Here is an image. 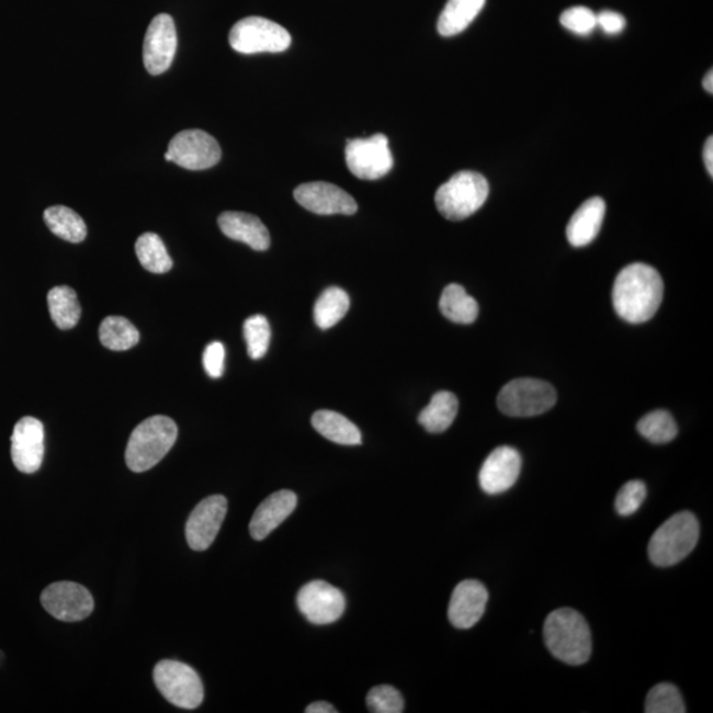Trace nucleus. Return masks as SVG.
Here are the masks:
<instances>
[{"instance_id":"f257e3e1","label":"nucleus","mask_w":713,"mask_h":713,"mask_svg":"<svg viewBox=\"0 0 713 713\" xmlns=\"http://www.w3.org/2000/svg\"><path fill=\"white\" fill-rule=\"evenodd\" d=\"M664 281L659 272L645 263H633L620 271L613 285V307L627 322L649 321L664 299Z\"/></svg>"},{"instance_id":"f03ea898","label":"nucleus","mask_w":713,"mask_h":713,"mask_svg":"<svg viewBox=\"0 0 713 713\" xmlns=\"http://www.w3.org/2000/svg\"><path fill=\"white\" fill-rule=\"evenodd\" d=\"M543 635L550 653L564 664L580 666L591 658V629L574 609L562 608L550 613L544 622Z\"/></svg>"},{"instance_id":"7ed1b4c3","label":"nucleus","mask_w":713,"mask_h":713,"mask_svg":"<svg viewBox=\"0 0 713 713\" xmlns=\"http://www.w3.org/2000/svg\"><path fill=\"white\" fill-rule=\"evenodd\" d=\"M178 426L171 418L157 415L135 428L126 449V464L135 473L158 465L178 439Z\"/></svg>"},{"instance_id":"20e7f679","label":"nucleus","mask_w":713,"mask_h":713,"mask_svg":"<svg viewBox=\"0 0 713 713\" xmlns=\"http://www.w3.org/2000/svg\"><path fill=\"white\" fill-rule=\"evenodd\" d=\"M698 518L690 511L672 516L653 534L650 561L658 567H671L692 553L699 541Z\"/></svg>"},{"instance_id":"39448f33","label":"nucleus","mask_w":713,"mask_h":713,"mask_svg":"<svg viewBox=\"0 0 713 713\" xmlns=\"http://www.w3.org/2000/svg\"><path fill=\"white\" fill-rule=\"evenodd\" d=\"M489 196V183L482 173L462 171L453 174L435 194L438 211L451 222H462L475 214Z\"/></svg>"},{"instance_id":"423d86ee","label":"nucleus","mask_w":713,"mask_h":713,"mask_svg":"<svg viewBox=\"0 0 713 713\" xmlns=\"http://www.w3.org/2000/svg\"><path fill=\"white\" fill-rule=\"evenodd\" d=\"M556 398L555 388L547 382L518 378L502 387L497 405L508 417L530 418L551 410L556 404Z\"/></svg>"},{"instance_id":"0eeeda50","label":"nucleus","mask_w":713,"mask_h":713,"mask_svg":"<svg viewBox=\"0 0 713 713\" xmlns=\"http://www.w3.org/2000/svg\"><path fill=\"white\" fill-rule=\"evenodd\" d=\"M154 680L161 695L179 709L194 710L203 703L204 686L191 666L178 660H161L155 666Z\"/></svg>"},{"instance_id":"6e6552de","label":"nucleus","mask_w":713,"mask_h":713,"mask_svg":"<svg viewBox=\"0 0 713 713\" xmlns=\"http://www.w3.org/2000/svg\"><path fill=\"white\" fill-rule=\"evenodd\" d=\"M231 48L244 55L279 54L287 50L291 45V35L269 19L249 16L235 24L229 34Z\"/></svg>"},{"instance_id":"1a4fd4ad","label":"nucleus","mask_w":713,"mask_h":713,"mask_svg":"<svg viewBox=\"0 0 713 713\" xmlns=\"http://www.w3.org/2000/svg\"><path fill=\"white\" fill-rule=\"evenodd\" d=\"M223 152L218 142L203 129H185L170 142L165 154L167 161L190 171H203L218 165Z\"/></svg>"},{"instance_id":"9d476101","label":"nucleus","mask_w":713,"mask_h":713,"mask_svg":"<svg viewBox=\"0 0 713 713\" xmlns=\"http://www.w3.org/2000/svg\"><path fill=\"white\" fill-rule=\"evenodd\" d=\"M349 171L362 180H378L392 171L394 159L387 136L375 134L371 138L352 139L346 148Z\"/></svg>"},{"instance_id":"9b49d317","label":"nucleus","mask_w":713,"mask_h":713,"mask_svg":"<svg viewBox=\"0 0 713 713\" xmlns=\"http://www.w3.org/2000/svg\"><path fill=\"white\" fill-rule=\"evenodd\" d=\"M42 604L50 615L64 622L89 618L94 609L92 593L73 581H57L44 589Z\"/></svg>"},{"instance_id":"f8f14e48","label":"nucleus","mask_w":713,"mask_h":713,"mask_svg":"<svg viewBox=\"0 0 713 713\" xmlns=\"http://www.w3.org/2000/svg\"><path fill=\"white\" fill-rule=\"evenodd\" d=\"M297 608L310 624H333L346 612V596L322 580L309 581L297 593Z\"/></svg>"},{"instance_id":"ddd939ff","label":"nucleus","mask_w":713,"mask_h":713,"mask_svg":"<svg viewBox=\"0 0 713 713\" xmlns=\"http://www.w3.org/2000/svg\"><path fill=\"white\" fill-rule=\"evenodd\" d=\"M178 49V32L173 19L159 14L152 19L143 44V61L148 73L159 76L170 69Z\"/></svg>"},{"instance_id":"4468645a","label":"nucleus","mask_w":713,"mask_h":713,"mask_svg":"<svg viewBox=\"0 0 713 713\" xmlns=\"http://www.w3.org/2000/svg\"><path fill=\"white\" fill-rule=\"evenodd\" d=\"M228 513V499L214 495L206 497L188 518L185 527L186 542L194 551H205L216 540Z\"/></svg>"},{"instance_id":"2eb2a0df","label":"nucleus","mask_w":713,"mask_h":713,"mask_svg":"<svg viewBox=\"0 0 713 713\" xmlns=\"http://www.w3.org/2000/svg\"><path fill=\"white\" fill-rule=\"evenodd\" d=\"M44 438L41 420L25 417L18 421L11 437V457L18 471L32 475L41 469L45 451Z\"/></svg>"},{"instance_id":"dca6fc26","label":"nucleus","mask_w":713,"mask_h":713,"mask_svg":"<svg viewBox=\"0 0 713 713\" xmlns=\"http://www.w3.org/2000/svg\"><path fill=\"white\" fill-rule=\"evenodd\" d=\"M295 200L304 210L321 216L330 214H347L352 216L359 211L355 200L340 186L315 181V183L302 184L294 192Z\"/></svg>"},{"instance_id":"f3484780","label":"nucleus","mask_w":713,"mask_h":713,"mask_svg":"<svg viewBox=\"0 0 713 713\" xmlns=\"http://www.w3.org/2000/svg\"><path fill=\"white\" fill-rule=\"evenodd\" d=\"M522 457L511 446H498L485 460L478 482L486 495H501L511 488L520 477Z\"/></svg>"},{"instance_id":"a211bd4d","label":"nucleus","mask_w":713,"mask_h":713,"mask_svg":"<svg viewBox=\"0 0 713 713\" xmlns=\"http://www.w3.org/2000/svg\"><path fill=\"white\" fill-rule=\"evenodd\" d=\"M488 589L478 580H464L452 593L449 618L457 629H471L483 619L488 604Z\"/></svg>"},{"instance_id":"6ab92c4d","label":"nucleus","mask_w":713,"mask_h":713,"mask_svg":"<svg viewBox=\"0 0 713 713\" xmlns=\"http://www.w3.org/2000/svg\"><path fill=\"white\" fill-rule=\"evenodd\" d=\"M297 497L294 491L279 490L264 499L250 522V534L256 541H263L279 524L294 513Z\"/></svg>"},{"instance_id":"aec40b11","label":"nucleus","mask_w":713,"mask_h":713,"mask_svg":"<svg viewBox=\"0 0 713 713\" xmlns=\"http://www.w3.org/2000/svg\"><path fill=\"white\" fill-rule=\"evenodd\" d=\"M219 229L235 241L249 245L251 249L264 251L270 248L268 228L257 216L242 212H225L218 217Z\"/></svg>"},{"instance_id":"412c9836","label":"nucleus","mask_w":713,"mask_h":713,"mask_svg":"<svg viewBox=\"0 0 713 713\" xmlns=\"http://www.w3.org/2000/svg\"><path fill=\"white\" fill-rule=\"evenodd\" d=\"M606 211V201L601 197L587 200L569 219L568 242L574 248H585L593 242L595 238L599 236L602 223H604Z\"/></svg>"},{"instance_id":"4be33fe9","label":"nucleus","mask_w":713,"mask_h":713,"mask_svg":"<svg viewBox=\"0 0 713 713\" xmlns=\"http://www.w3.org/2000/svg\"><path fill=\"white\" fill-rule=\"evenodd\" d=\"M313 426L321 437L341 445H360L362 435L356 427L343 415L329 410L314 414Z\"/></svg>"},{"instance_id":"5701e85b","label":"nucleus","mask_w":713,"mask_h":713,"mask_svg":"<svg viewBox=\"0 0 713 713\" xmlns=\"http://www.w3.org/2000/svg\"><path fill=\"white\" fill-rule=\"evenodd\" d=\"M485 2L486 0H449L439 18V34L444 37L462 34L482 12Z\"/></svg>"},{"instance_id":"b1692460","label":"nucleus","mask_w":713,"mask_h":713,"mask_svg":"<svg viewBox=\"0 0 713 713\" xmlns=\"http://www.w3.org/2000/svg\"><path fill=\"white\" fill-rule=\"evenodd\" d=\"M459 411V400L455 394L439 392L433 395L430 405L419 414V423L431 433L449 430Z\"/></svg>"},{"instance_id":"393cba45","label":"nucleus","mask_w":713,"mask_h":713,"mask_svg":"<svg viewBox=\"0 0 713 713\" xmlns=\"http://www.w3.org/2000/svg\"><path fill=\"white\" fill-rule=\"evenodd\" d=\"M44 222L58 238L71 244H80L87 238V224L68 206H50L44 212Z\"/></svg>"},{"instance_id":"a878e982","label":"nucleus","mask_w":713,"mask_h":713,"mask_svg":"<svg viewBox=\"0 0 713 713\" xmlns=\"http://www.w3.org/2000/svg\"><path fill=\"white\" fill-rule=\"evenodd\" d=\"M48 308L52 320L58 329L75 328L81 319V306L73 288L58 285L48 293Z\"/></svg>"},{"instance_id":"bb28decb","label":"nucleus","mask_w":713,"mask_h":713,"mask_svg":"<svg viewBox=\"0 0 713 713\" xmlns=\"http://www.w3.org/2000/svg\"><path fill=\"white\" fill-rule=\"evenodd\" d=\"M440 310L446 319L457 324L475 322L478 316V304L466 294L462 285L450 284L440 297Z\"/></svg>"},{"instance_id":"cd10ccee","label":"nucleus","mask_w":713,"mask_h":713,"mask_svg":"<svg viewBox=\"0 0 713 713\" xmlns=\"http://www.w3.org/2000/svg\"><path fill=\"white\" fill-rule=\"evenodd\" d=\"M139 339L138 329L125 317L109 316L101 324L100 341L103 347L114 350V352H123V350L134 348L139 342Z\"/></svg>"},{"instance_id":"c85d7f7f","label":"nucleus","mask_w":713,"mask_h":713,"mask_svg":"<svg viewBox=\"0 0 713 713\" xmlns=\"http://www.w3.org/2000/svg\"><path fill=\"white\" fill-rule=\"evenodd\" d=\"M350 307L349 296L339 287H329L317 299L314 317L317 327L329 329L343 319Z\"/></svg>"},{"instance_id":"c756f323","label":"nucleus","mask_w":713,"mask_h":713,"mask_svg":"<svg viewBox=\"0 0 713 713\" xmlns=\"http://www.w3.org/2000/svg\"><path fill=\"white\" fill-rule=\"evenodd\" d=\"M136 257L147 271L165 274L172 269L173 262L161 238L155 233H145L135 244Z\"/></svg>"},{"instance_id":"7c9ffc66","label":"nucleus","mask_w":713,"mask_h":713,"mask_svg":"<svg viewBox=\"0 0 713 713\" xmlns=\"http://www.w3.org/2000/svg\"><path fill=\"white\" fill-rule=\"evenodd\" d=\"M637 430L642 437L654 444L672 442L678 435V426L670 412L656 410L645 415L638 421Z\"/></svg>"},{"instance_id":"2f4dec72","label":"nucleus","mask_w":713,"mask_h":713,"mask_svg":"<svg viewBox=\"0 0 713 713\" xmlns=\"http://www.w3.org/2000/svg\"><path fill=\"white\" fill-rule=\"evenodd\" d=\"M646 713H684L686 705L676 686L660 683L654 686L647 693Z\"/></svg>"},{"instance_id":"473e14b6","label":"nucleus","mask_w":713,"mask_h":713,"mask_svg":"<svg viewBox=\"0 0 713 713\" xmlns=\"http://www.w3.org/2000/svg\"><path fill=\"white\" fill-rule=\"evenodd\" d=\"M244 336L252 360H261L268 353L271 341L269 320L263 315L249 317L244 324Z\"/></svg>"},{"instance_id":"72a5a7b5","label":"nucleus","mask_w":713,"mask_h":713,"mask_svg":"<svg viewBox=\"0 0 713 713\" xmlns=\"http://www.w3.org/2000/svg\"><path fill=\"white\" fill-rule=\"evenodd\" d=\"M367 709L374 713H401L405 711V700L393 686H377L367 693Z\"/></svg>"},{"instance_id":"f704fd0d","label":"nucleus","mask_w":713,"mask_h":713,"mask_svg":"<svg viewBox=\"0 0 713 713\" xmlns=\"http://www.w3.org/2000/svg\"><path fill=\"white\" fill-rule=\"evenodd\" d=\"M646 495V485L638 479H633L620 489L615 498V510L622 517L633 516L645 502Z\"/></svg>"},{"instance_id":"c9c22d12","label":"nucleus","mask_w":713,"mask_h":713,"mask_svg":"<svg viewBox=\"0 0 713 713\" xmlns=\"http://www.w3.org/2000/svg\"><path fill=\"white\" fill-rule=\"evenodd\" d=\"M561 23L564 29L574 32L576 35L587 36L598 27V16L587 8H573L564 11L561 15Z\"/></svg>"},{"instance_id":"e433bc0d","label":"nucleus","mask_w":713,"mask_h":713,"mask_svg":"<svg viewBox=\"0 0 713 713\" xmlns=\"http://www.w3.org/2000/svg\"><path fill=\"white\" fill-rule=\"evenodd\" d=\"M204 367L212 378H219L225 371V348L222 342H211L205 348L203 356Z\"/></svg>"},{"instance_id":"4c0bfd02","label":"nucleus","mask_w":713,"mask_h":713,"mask_svg":"<svg viewBox=\"0 0 713 713\" xmlns=\"http://www.w3.org/2000/svg\"><path fill=\"white\" fill-rule=\"evenodd\" d=\"M598 16L599 27L606 32L607 35H619L626 27L625 18L618 12L602 11Z\"/></svg>"},{"instance_id":"58836bf2","label":"nucleus","mask_w":713,"mask_h":713,"mask_svg":"<svg viewBox=\"0 0 713 713\" xmlns=\"http://www.w3.org/2000/svg\"><path fill=\"white\" fill-rule=\"evenodd\" d=\"M704 165L706 172L710 173V177H713V138L710 136L705 142L704 151H703Z\"/></svg>"},{"instance_id":"ea45409f","label":"nucleus","mask_w":713,"mask_h":713,"mask_svg":"<svg viewBox=\"0 0 713 713\" xmlns=\"http://www.w3.org/2000/svg\"><path fill=\"white\" fill-rule=\"evenodd\" d=\"M307 713H337L335 706L332 704H329L327 702H316L313 704H309L306 710Z\"/></svg>"},{"instance_id":"a19ab883","label":"nucleus","mask_w":713,"mask_h":713,"mask_svg":"<svg viewBox=\"0 0 713 713\" xmlns=\"http://www.w3.org/2000/svg\"><path fill=\"white\" fill-rule=\"evenodd\" d=\"M703 88L706 93L712 94L713 93V71L710 70L709 73L705 75L704 80H703Z\"/></svg>"}]
</instances>
